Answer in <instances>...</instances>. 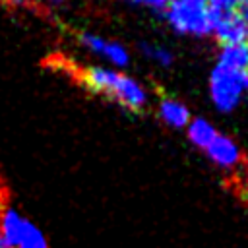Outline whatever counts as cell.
I'll return each instance as SVG.
<instances>
[{"mask_svg": "<svg viewBox=\"0 0 248 248\" xmlns=\"http://www.w3.org/2000/svg\"><path fill=\"white\" fill-rule=\"evenodd\" d=\"M81 79L91 91L107 95L108 99L116 101L118 105L130 110H141L149 101V91L141 81L114 68H103V66L87 68Z\"/></svg>", "mask_w": 248, "mask_h": 248, "instance_id": "cell-1", "label": "cell"}, {"mask_svg": "<svg viewBox=\"0 0 248 248\" xmlns=\"http://www.w3.org/2000/svg\"><path fill=\"white\" fill-rule=\"evenodd\" d=\"M248 91V70L215 64L209 74V99L221 112L234 110Z\"/></svg>", "mask_w": 248, "mask_h": 248, "instance_id": "cell-2", "label": "cell"}, {"mask_svg": "<svg viewBox=\"0 0 248 248\" xmlns=\"http://www.w3.org/2000/svg\"><path fill=\"white\" fill-rule=\"evenodd\" d=\"M169 25L188 37H207L211 35V17L213 12L207 4H192L184 0H170L165 8Z\"/></svg>", "mask_w": 248, "mask_h": 248, "instance_id": "cell-3", "label": "cell"}, {"mask_svg": "<svg viewBox=\"0 0 248 248\" xmlns=\"http://www.w3.org/2000/svg\"><path fill=\"white\" fill-rule=\"evenodd\" d=\"M213 12L211 17V35L225 45H240L248 43V23L240 16L238 10L232 12Z\"/></svg>", "mask_w": 248, "mask_h": 248, "instance_id": "cell-4", "label": "cell"}, {"mask_svg": "<svg viewBox=\"0 0 248 248\" xmlns=\"http://www.w3.org/2000/svg\"><path fill=\"white\" fill-rule=\"evenodd\" d=\"M81 45L91 50L93 54L101 56L103 60H107L110 66L116 68H126L130 64V52L128 48L118 43V41H112V39H105L101 35H93V33H83L79 37Z\"/></svg>", "mask_w": 248, "mask_h": 248, "instance_id": "cell-5", "label": "cell"}, {"mask_svg": "<svg viewBox=\"0 0 248 248\" xmlns=\"http://www.w3.org/2000/svg\"><path fill=\"white\" fill-rule=\"evenodd\" d=\"M205 153L209 161L221 169H234L242 161V151L238 143L231 136H225L221 132H217L215 138L209 141V145L205 147Z\"/></svg>", "mask_w": 248, "mask_h": 248, "instance_id": "cell-6", "label": "cell"}, {"mask_svg": "<svg viewBox=\"0 0 248 248\" xmlns=\"http://www.w3.org/2000/svg\"><path fill=\"white\" fill-rule=\"evenodd\" d=\"M23 227H25V219H21L17 211L10 207H4L0 211V240L4 248H17L23 234Z\"/></svg>", "mask_w": 248, "mask_h": 248, "instance_id": "cell-7", "label": "cell"}, {"mask_svg": "<svg viewBox=\"0 0 248 248\" xmlns=\"http://www.w3.org/2000/svg\"><path fill=\"white\" fill-rule=\"evenodd\" d=\"M157 110H159V118H161L167 126L176 128V130L186 128V126H188V122L192 120L190 108H188L182 101L172 99V97L163 99V101L159 103V108H157Z\"/></svg>", "mask_w": 248, "mask_h": 248, "instance_id": "cell-8", "label": "cell"}, {"mask_svg": "<svg viewBox=\"0 0 248 248\" xmlns=\"http://www.w3.org/2000/svg\"><path fill=\"white\" fill-rule=\"evenodd\" d=\"M186 134H188V140H190L192 145H196L200 149H205L209 145V141L215 138L217 130L205 118H192L186 126Z\"/></svg>", "mask_w": 248, "mask_h": 248, "instance_id": "cell-9", "label": "cell"}, {"mask_svg": "<svg viewBox=\"0 0 248 248\" xmlns=\"http://www.w3.org/2000/svg\"><path fill=\"white\" fill-rule=\"evenodd\" d=\"M217 64H223L234 70H248V43L221 46Z\"/></svg>", "mask_w": 248, "mask_h": 248, "instance_id": "cell-10", "label": "cell"}, {"mask_svg": "<svg viewBox=\"0 0 248 248\" xmlns=\"http://www.w3.org/2000/svg\"><path fill=\"white\" fill-rule=\"evenodd\" d=\"M141 52H143V56H145L149 62H153V64H157V66H161V68H169V66H172V62H174V54H172L169 48H165L163 45L145 43V45H141Z\"/></svg>", "mask_w": 248, "mask_h": 248, "instance_id": "cell-11", "label": "cell"}, {"mask_svg": "<svg viewBox=\"0 0 248 248\" xmlns=\"http://www.w3.org/2000/svg\"><path fill=\"white\" fill-rule=\"evenodd\" d=\"M17 248H46V240H45L43 232L33 223L25 221L23 234H21V240H19Z\"/></svg>", "mask_w": 248, "mask_h": 248, "instance_id": "cell-12", "label": "cell"}, {"mask_svg": "<svg viewBox=\"0 0 248 248\" xmlns=\"http://www.w3.org/2000/svg\"><path fill=\"white\" fill-rule=\"evenodd\" d=\"M248 0H207V6L215 12H232L246 4Z\"/></svg>", "mask_w": 248, "mask_h": 248, "instance_id": "cell-13", "label": "cell"}, {"mask_svg": "<svg viewBox=\"0 0 248 248\" xmlns=\"http://www.w3.org/2000/svg\"><path fill=\"white\" fill-rule=\"evenodd\" d=\"M124 2L134 4V6H145L151 10H165L170 0H124Z\"/></svg>", "mask_w": 248, "mask_h": 248, "instance_id": "cell-14", "label": "cell"}, {"mask_svg": "<svg viewBox=\"0 0 248 248\" xmlns=\"http://www.w3.org/2000/svg\"><path fill=\"white\" fill-rule=\"evenodd\" d=\"M240 16H242V17H244V21L248 23V2H246V4L240 8Z\"/></svg>", "mask_w": 248, "mask_h": 248, "instance_id": "cell-15", "label": "cell"}, {"mask_svg": "<svg viewBox=\"0 0 248 248\" xmlns=\"http://www.w3.org/2000/svg\"><path fill=\"white\" fill-rule=\"evenodd\" d=\"M4 2H8V4H12V6H21L25 0H4Z\"/></svg>", "mask_w": 248, "mask_h": 248, "instance_id": "cell-16", "label": "cell"}, {"mask_svg": "<svg viewBox=\"0 0 248 248\" xmlns=\"http://www.w3.org/2000/svg\"><path fill=\"white\" fill-rule=\"evenodd\" d=\"M184 2H192V4H207V0H184Z\"/></svg>", "mask_w": 248, "mask_h": 248, "instance_id": "cell-17", "label": "cell"}, {"mask_svg": "<svg viewBox=\"0 0 248 248\" xmlns=\"http://www.w3.org/2000/svg\"><path fill=\"white\" fill-rule=\"evenodd\" d=\"M48 2H52V4H62L64 0H48Z\"/></svg>", "mask_w": 248, "mask_h": 248, "instance_id": "cell-18", "label": "cell"}, {"mask_svg": "<svg viewBox=\"0 0 248 248\" xmlns=\"http://www.w3.org/2000/svg\"><path fill=\"white\" fill-rule=\"evenodd\" d=\"M2 209H4V207H2V200H0V211H2Z\"/></svg>", "mask_w": 248, "mask_h": 248, "instance_id": "cell-19", "label": "cell"}]
</instances>
